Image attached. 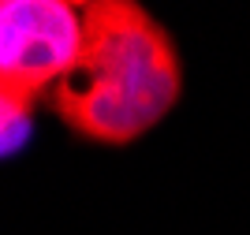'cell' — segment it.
Here are the masks:
<instances>
[{
  "mask_svg": "<svg viewBox=\"0 0 250 235\" xmlns=\"http://www.w3.org/2000/svg\"><path fill=\"white\" fill-rule=\"evenodd\" d=\"M176 45L142 4H83V49L56 86L52 105L71 131L124 146L161 123L179 97Z\"/></svg>",
  "mask_w": 250,
  "mask_h": 235,
  "instance_id": "cell-1",
  "label": "cell"
},
{
  "mask_svg": "<svg viewBox=\"0 0 250 235\" xmlns=\"http://www.w3.org/2000/svg\"><path fill=\"white\" fill-rule=\"evenodd\" d=\"M83 49V4L0 0V79L38 93L67 75Z\"/></svg>",
  "mask_w": 250,
  "mask_h": 235,
  "instance_id": "cell-2",
  "label": "cell"
},
{
  "mask_svg": "<svg viewBox=\"0 0 250 235\" xmlns=\"http://www.w3.org/2000/svg\"><path fill=\"white\" fill-rule=\"evenodd\" d=\"M30 120H34V93L0 79V157H11L26 146Z\"/></svg>",
  "mask_w": 250,
  "mask_h": 235,
  "instance_id": "cell-3",
  "label": "cell"
}]
</instances>
